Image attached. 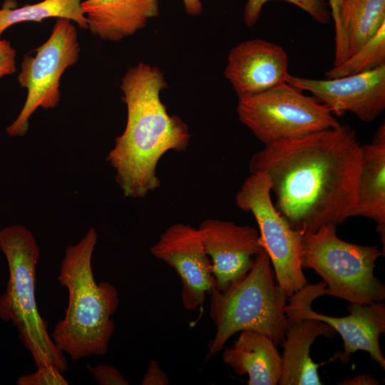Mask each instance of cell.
<instances>
[{
  "instance_id": "24",
  "label": "cell",
  "mask_w": 385,
  "mask_h": 385,
  "mask_svg": "<svg viewBox=\"0 0 385 385\" xmlns=\"http://www.w3.org/2000/svg\"><path fill=\"white\" fill-rule=\"evenodd\" d=\"M87 368L93 374L95 379L100 385H128V381L120 371L111 365L99 364Z\"/></svg>"
},
{
  "instance_id": "3",
  "label": "cell",
  "mask_w": 385,
  "mask_h": 385,
  "mask_svg": "<svg viewBox=\"0 0 385 385\" xmlns=\"http://www.w3.org/2000/svg\"><path fill=\"white\" fill-rule=\"evenodd\" d=\"M98 235L91 227L76 244L66 247L57 280L68 293L64 317L54 327L51 338L73 361L91 355H104L115 325L116 288L95 281L91 260Z\"/></svg>"
},
{
  "instance_id": "14",
  "label": "cell",
  "mask_w": 385,
  "mask_h": 385,
  "mask_svg": "<svg viewBox=\"0 0 385 385\" xmlns=\"http://www.w3.org/2000/svg\"><path fill=\"white\" fill-rule=\"evenodd\" d=\"M224 74L238 98L257 95L287 82L288 56L274 43L245 41L230 51Z\"/></svg>"
},
{
  "instance_id": "15",
  "label": "cell",
  "mask_w": 385,
  "mask_h": 385,
  "mask_svg": "<svg viewBox=\"0 0 385 385\" xmlns=\"http://www.w3.org/2000/svg\"><path fill=\"white\" fill-rule=\"evenodd\" d=\"M88 29L103 40L119 42L159 14L158 0H85Z\"/></svg>"
},
{
  "instance_id": "2",
  "label": "cell",
  "mask_w": 385,
  "mask_h": 385,
  "mask_svg": "<svg viewBox=\"0 0 385 385\" xmlns=\"http://www.w3.org/2000/svg\"><path fill=\"white\" fill-rule=\"evenodd\" d=\"M167 88L163 71L138 63L122 79V98L127 108L123 133L115 138L107 160L125 197H144L160 186L156 166L169 150H185L190 134L187 124L170 115L160 98Z\"/></svg>"
},
{
  "instance_id": "9",
  "label": "cell",
  "mask_w": 385,
  "mask_h": 385,
  "mask_svg": "<svg viewBox=\"0 0 385 385\" xmlns=\"http://www.w3.org/2000/svg\"><path fill=\"white\" fill-rule=\"evenodd\" d=\"M35 51V56L25 54L23 58L18 82L28 93L19 115L6 128L10 136L26 134L29 119L38 107L47 110L58 104L61 76L79 58L76 27L70 20L58 18L48 40Z\"/></svg>"
},
{
  "instance_id": "23",
  "label": "cell",
  "mask_w": 385,
  "mask_h": 385,
  "mask_svg": "<svg viewBox=\"0 0 385 385\" xmlns=\"http://www.w3.org/2000/svg\"><path fill=\"white\" fill-rule=\"evenodd\" d=\"M18 385H67L61 372L53 366L37 367L33 373L19 377Z\"/></svg>"
},
{
  "instance_id": "4",
  "label": "cell",
  "mask_w": 385,
  "mask_h": 385,
  "mask_svg": "<svg viewBox=\"0 0 385 385\" xmlns=\"http://www.w3.org/2000/svg\"><path fill=\"white\" fill-rule=\"evenodd\" d=\"M210 316L216 332L208 344V356L219 352L242 330H255L282 345L289 325L284 312L287 296L274 282L270 257L263 249L250 271L223 291H210Z\"/></svg>"
},
{
  "instance_id": "6",
  "label": "cell",
  "mask_w": 385,
  "mask_h": 385,
  "mask_svg": "<svg viewBox=\"0 0 385 385\" xmlns=\"http://www.w3.org/2000/svg\"><path fill=\"white\" fill-rule=\"evenodd\" d=\"M328 224L302 239V266L312 269L326 283L325 294L366 304L383 302L385 286L374 276L376 260L384 255L377 246L345 242Z\"/></svg>"
},
{
  "instance_id": "12",
  "label": "cell",
  "mask_w": 385,
  "mask_h": 385,
  "mask_svg": "<svg viewBox=\"0 0 385 385\" xmlns=\"http://www.w3.org/2000/svg\"><path fill=\"white\" fill-rule=\"evenodd\" d=\"M287 83L309 91L338 116L348 111L369 123L385 108V65L366 72L325 80L290 75Z\"/></svg>"
},
{
  "instance_id": "28",
  "label": "cell",
  "mask_w": 385,
  "mask_h": 385,
  "mask_svg": "<svg viewBox=\"0 0 385 385\" xmlns=\"http://www.w3.org/2000/svg\"><path fill=\"white\" fill-rule=\"evenodd\" d=\"M342 385H377L379 381L373 376L362 374L353 378H346L342 383Z\"/></svg>"
},
{
  "instance_id": "29",
  "label": "cell",
  "mask_w": 385,
  "mask_h": 385,
  "mask_svg": "<svg viewBox=\"0 0 385 385\" xmlns=\"http://www.w3.org/2000/svg\"><path fill=\"white\" fill-rule=\"evenodd\" d=\"M185 11L193 16H199L202 11L201 0H183Z\"/></svg>"
},
{
  "instance_id": "22",
  "label": "cell",
  "mask_w": 385,
  "mask_h": 385,
  "mask_svg": "<svg viewBox=\"0 0 385 385\" xmlns=\"http://www.w3.org/2000/svg\"><path fill=\"white\" fill-rule=\"evenodd\" d=\"M270 0H247L244 10V21L253 26L259 20L264 4ZM304 10L317 22L328 24L332 18L327 0H284Z\"/></svg>"
},
{
  "instance_id": "27",
  "label": "cell",
  "mask_w": 385,
  "mask_h": 385,
  "mask_svg": "<svg viewBox=\"0 0 385 385\" xmlns=\"http://www.w3.org/2000/svg\"><path fill=\"white\" fill-rule=\"evenodd\" d=\"M344 0H328L331 8L332 18L335 25V52L339 53L342 46V34L341 26L342 9Z\"/></svg>"
},
{
  "instance_id": "1",
  "label": "cell",
  "mask_w": 385,
  "mask_h": 385,
  "mask_svg": "<svg viewBox=\"0 0 385 385\" xmlns=\"http://www.w3.org/2000/svg\"><path fill=\"white\" fill-rule=\"evenodd\" d=\"M265 146L251 157L250 172L267 175L274 207L292 228L304 235L349 217L361 145L349 125Z\"/></svg>"
},
{
  "instance_id": "25",
  "label": "cell",
  "mask_w": 385,
  "mask_h": 385,
  "mask_svg": "<svg viewBox=\"0 0 385 385\" xmlns=\"http://www.w3.org/2000/svg\"><path fill=\"white\" fill-rule=\"evenodd\" d=\"M16 56L10 42L0 38V79L16 71Z\"/></svg>"
},
{
  "instance_id": "21",
  "label": "cell",
  "mask_w": 385,
  "mask_h": 385,
  "mask_svg": "<svg viewBox=\"0 0 385 385\" xmlns=\"http://www.w3.org/2000/svg\"><path fill=\"white\" fill-rule=\"evenodd\" d=\"M385 65V24L356 53L333 66L326 78H335L366 72Z\"/></svg>"
},
{
  "instance_id": "26",
  "label": "cell",
  "mask_w": 385,
  "mask_h": 385,
  "mask_svg": "<svg viewBox=\"0 0 385 385\" xmlns=\"http://www.w3.org/2000/svg\"><path fill=\"white\" fill-rule=\"evenodd\" d=\"M169 379L155 360H152L141 381L142 385H167Z\"/></svg>"
},
{
  "instance_id": "17",
  "label": "cell",
  "mask_w": 385,
  "mask_h": 385,
  "mask_svg": "<svg viewBox=\"0 0 385 385\" xmlns=\"http://www.w3.org/2000/svg\"><path fill=\"white\" fill-rule=\"evenodd\" d=\"M289 325L282 345V374L279 385H322L319 364L309 356L314 340L324 335L333 337L336 331L328 324L316 319L289 321Z\"/></svg>"
},
{
  "instance_id": "16",
  "label": "cell",
  "mask_w": 385,
  "mask_h": 385,
  "mask_svg": "<svg viewBox=\"0 0 385 385\" xmlns=\"http://www.w3.org/2000/svg\"><path fill=\"white\" fill-rule=\"evenodd\" d=\"M356 201L349 217L374 220L384 248L385 238V125L378 128L371 143L361 145Z\"/></svg>"
},
{
  "instance_id": "11",
  "label": "cell",
  "mask_w": 385,
  "mask_h": 385,
  "mask_svg": "<svg viewBox=\"0 0 385 385\" xmlns=\"http://www.w3.org/2000/svg\"><path fill=\"white\" fill-rule=\"evenodd\" d=\"M150 251L179 275L185 308L195 310L200 307L215 284L200 230L189 225L174 224L161 234Z\"/></svg>"
},
{
  "instance_id": "19",
  "label": "cell",
  "mask_w": 385,
  "mask_h": 385,
  "mask_svg": "<svg viewBox=\"0 0 385 385\" xmlns=\"http://www.w3.org/2000/svg\"><path fill=\"white\" fill-rule=\"evenodd\" d=\"M385 24V0H344L342 46L336 66L356 53Z\"/></svg>"
},
{
  "instance_id": "20",
  "label": "cell",
  "mask_w": 385,
  "mask_h": 385,
  "mask_svg": "<svg viewBox=\"0 0 385 385\" xmlns=\"http://www.w3.org/2000/svg\"><path fill=\"white\" fill-rule=\"evenodd\" d=\"M51 17L73 21L80 28L88 29L81 0H43L19 8L0 9V38L2 33L14 24L25 21L41 22Z\"/></svg>"
},
{
  "instance_id": "18",
  "label": "cell",
  "mask_w": 385,
  "mask_h": 385,
  "mask_svg": "<svg viewBox=\"0 0 385 385\" xmlns=\"http://www.w3.org/2000/svg\"><path fill=\"white\" fill-rule=\"evenodd\" d=\"M223 362L238 375L247 374L248 385H277L282 374V356L265 334L242 330L237 340L222 353Z\"/></svg>"
},
{
  "instance_id": "8",
  "label": "cell",
  "mask_w": 385,
  "mask_h": 385,
  "mask_svg": "<svg viewBox=\"0 0 385 385\" xmlns=\"http://www.w3.org/2000/svg\"><path fill=\"white\" fill-rule=\"evenodd\" d=\"M235 204L255 217L260 243L273 265L277 284L288 298L292 297L308 284L302 266L303 235L275 208L267 175L251 173L237 192Z\"/></svg>"
},
{
  "instance_id": "10",
  "label": "cell",
  "mask_w": 385,
  "mask_h": 385,
  "mask_svg": "<svg viewBox=\"0 0 385 385\" xmlns=\"http://www.w3.org/2000/svg\"><path fill=\"white\" fill-rule=\"evenodd\" d=\"M326 283L307 284L289 298L284 312L289 321L316 319L330 325L343 339V351L337 356L342 364L349 362L350 356L357 350L367 351L371 359L385 369V359L379 346V337L385 333V306L383 302L371 304H349V314L334 317L312 309L314 299L325 294Z\"/></svg>"
},
{
  "instance_id": "7",
  "label": "cell",
  "mask_w": 385,
  "mask_h": 385,
  "mask_svg": "<svg viewBox=\"0 0 385 385\" xmlns=\"http://www.w3.org/2000/svg\"><path fill=\"white\" fill-rule=\"evenodd\" d=\"M237 113L240 121L265 145L340 125L327 106L287 82L238 98Z\"/></svg>"
},
{
  "instance_id": "5",
  "label": "cell",
  "mask_w": 385,
  "mask_h": 385,
  "mask_svg": "<svg viewBox=\"0 0 385 385\" xmlns=\"http://www.w3.org/2000/svg\"><path fill=\"white\" fill-rule=\"evenodd\" d=\"M0 249L9 266V277L0 297V318L16 327L19 337L37 367L53 366L61 373L68 363L54 344L36 301V267L39 248L33 233L22 225L0 230Z\"/></svg>"
},
{
  "instance_id": "13",
  "label": "cell",
  "mask_w": 385,
  "mask_h": 385,
  "mask_svg": "<svg viewBox=\"0 0 385 385\" xmlns=\"http://www.w3.org/2000/svg\"><path fill=\"white\" fill-rule=\"evenodd\" d=\"M198 230L205 252L211 258L215 287L220 291L245 277L264 249L258 232L248 225L207 219Z\"/></svg>"
}]
</instances>
